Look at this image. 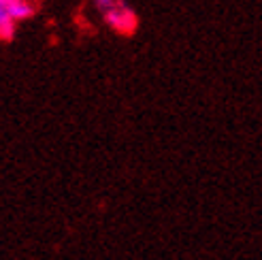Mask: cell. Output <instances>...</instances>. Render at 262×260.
<instances>
[{
	"label": "cell",
	"instance_id": "1",
	"mask_svg": "<svg viewBox=\"0 0 262 260\" xmlns=\"http://www.w3.org/2000/svg\"><path fill=\"white\" fill-rule=\"evenodd\" d=\"M96 13L102 17V21L109 26V28L115 34H122V36H130L137 26H139V17L135 9L126 5L124 0H92Z\"/></svg>",
	"mask_w": 262,
	"mask_h": 260
},
{
	"label": "cell",
	"instance_id": "2",
	"mask_svg": "<svg viewBox=\"0 0 262 260\" xmlns=\"http://www.w3.org/2000/svg\"><path fill=\"white\" fill-rule=\"evenodd\" d=\"M36 13V0H0V41H9L21 21Z\"/></svg>",
	"mask_w": 262,
	"mask_h": 260
}]
</instances>
